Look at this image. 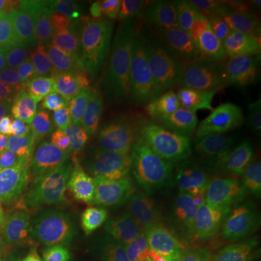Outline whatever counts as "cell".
<instances>
[{"label":"cell","instance_id":"obj_1","mask_svg":"<svg viewBox=\"0 0 261 261\" xmlns=\"http://www.w3.org/2000/svg\"><path fill=\"white\" fill-rule=\"evenodd\" d=\"M221 100L202 177L216 203L240 205L258 195L261 38L245 41L237 49Z\"/></svg>","mask_w":261,"mask_h":261},{"label":"cell","instance_id":"obj_2","mask_svg":"<svg viewBox=\"0 0 261 261\" xmlns=\"http://www.w3.org/2000/svg\"><path fill=\"white\" fill-rule=\"evenodd\" d=\"M228 57L219 38L176 39L160 65L161 118L176 155L192 159L218 112Z\"/></svg>","mask_w":261,"mask_h":261},{"label":"cell","instance_id":"obj_3","mask_svg":"<svg viewBox=\"0 0 261 261\" xmlns=\"http://www.w3.org/2000/svg\"><path fill=\"white\" fill-rule=\"evenodd\" d=\"M35 16L54 23L64 32L71 77L80 87L89 90L102 82L108 63L99 42L103 23L96 12V2H38Z\"/></svg>","mask_w":261,"mask_h":261},{"label":"cell","instance_id":"obj_4","mask_svg":"<svg viewBox=\"0 0 261 261\" xmlns=\"http://www.w3.org/2000/svg\"><path fill=\"white\" fill-rule=\"evenodd\" d=\"M102 154L111 164L113 185L135 203L151 195L167 176L177 173V155L171 142L106 145Z\"/></svg>","mask_w":261,"mask_h":261},{"label":"cell","instance_id":"obj_5","mask_svg":"<svg viewBox=\"0 0 261 261\" xmlns=\"http://www.w3.org/2000/svg\"><path fill=\"white\" fill-rule=\"evenodd\" d=\"M39 92L56 93L73 82L70 53L64 32L57 25L32 16L16 29Z\"/></svg>","mask_w":261,"mask_h":261},{"label":"cell","instance_id":"obj_6","mask_svg":"<svg viewBox=\"0 0 261 261\" xmlns=\"http://www.w3.org/2000/svg\"><path fill=\"white\" fill-rule=\"evenodd\" d=\"M73 207L57 189L53 178H39L25 197L22 225L31 238L61 248L73 228Z\"/></svg>","mask_w":261,"mask_h":261},{"label":"cell","instance_id":"obj_7","mask_svg":"<svg viewBox=\"0 0 261 261\" xmlns=\"http://www.w3.org/2000/svg\"><path fill=\"white\" fill-rule=\"evenodd\" d=\"M148 54L137 61L108 67L100 89L151 121L163 122L160 74L149 64Z\"/></svg>","mask_w":261,"mask_h":261},{"label":"cell","instance_id":"obj_8","mask_svg":"<svg viewBox=\"0 0 261 261\" xmlns=\"http://www.w3.org/2000/svg\"><path fill=\"white\" fill-rule=\"evenodd\" d=\"M94 109L106 135V145H148L171 142L163 122L151 121L99 89L92 96Z\"/></svg>","mask_w":261,"mask_h":261},{"label":"cell","instance_id":"obj_9","mask_svg":"<svg viewBox=\"0 0 261 261\" xmlns=\"http://www.w3.org/2000/svg\"><path fill=\"white\" fill-rule=\"evenodd\" d=\"M206 196L200 183L185 177L163 251L168 261H193L206 219Z\"/></svg>","mask_w":261,"mask_h":261},{"label":"cell","instance_id":"obj_10","mask_svg":"<svg viewBox=\"0 0 261 261\" xmlns=\"http://www.w3.org/2000/svg\"><path fill=\"white\" fill-rule=\"evenodd\" d=\"M49 177L73 206L82 203L94 190L113 185L111 164L103 154L73 152L53 168Z\"/></svg>","mask_w":261,"mask_h":261},{"label":"cell","instance_id":"obj_11","mask_svg":"<svg viewBox=\"0 0 261 261\" xmlns=\"http://www.w3.org/2000/svg\"><path fill=\"white\" fill-rule=\"evenodd\" d=\"M185 176L180 173L170 174L164 178L151 195L140 199L135 205V212L140 218L144 247L163 250L170 222L183 189Z\"/></svg>","mask_w":261,"mask_h":261},{"label":"cell","instance_id":"obj_12","mask_svg":"<svg viewBox=\"0 0 261 261\" xmlns=\"http://www.w3.org/2000/svg\"><path fill=\"white\" fill-rule=\"evenodd\" d=\"M58 116L70 141L71 152L102 154L105 151L106 135L87 89L77 86Z\"/></svg>","mask_w":261,"mask_h":261},{"label":"cell","instance_id":"obj_13","mask_svg":"<svg viewBox=\"0 0 261 261\" xmlns=\"http://www.w3.org/2000/svg\"><path fill=\"white\" fill-rule=\"evenodd\" d=\"M34 92L39 90L31 74L27 53L18 32L0 28V103L8 108Z\"/></svg>","mask_w":261,"mask_h":261},{"label":"cell","instance_id":"obj_14","mask_svg":"<svg viewBox=\"0 0 261 261\" xmlns=\"http://www.w3.org/2000/svg\"><path fill=\"white\" fill-rule=\"evenodd\" d=\"M96 12L103 27L125 29L142 42L152 41L161 32L159 12L148 2H96Z\"/></svg>","mask_w":261,"mask_h":261},{"label":"cell","instance_id":"obj_15","mask_svg":"<svg viewBox=\"0 0 261 261\" xmlns=\"http://www.w3.org/2000/svg\"><path fill=\"white\" fill-rule=\"evenodd\" d=\"M12 128L22 138H32L56 116V102L44 92L25 94L8 106Z\"/></svg>","mask_w":261,"mask_h":261},{"label":"cell","instance_id":"obj_16","mask_svg":"<svg viewBox=\"0 0 261 261\" xmlns=\"http://www.w3.org/2000/svg\"><path fill=\"white\" fill-rule=\"evenodd\" d=\"M63 261H106L108 250L99 228L89 221H79L61 245Z\"/></svg>","mask_w":261,"mask_h":261},{"label":"cell","instance_id":"obj_17","mask_svg":"<svg viewBox=\"0 0 261 261\" xmlns=\"http://www.w3.org/2000/svg\"><path fill=\"white\" fill-rule=\"evenodd\" d=\"M99 42L108 67L137 61L147 56L151 45L134 37L128 31L116 27H103L99 31Z\"/></svg>","mask_w":261,"mask_h":261},{"label":"cell","instance_id":"obj_18","mask_svg":"<svg viewBox=\"0 0 261 261\" xmlns=\"http://www.w3.org/2000/svg\"><path fill=\"white\" fill-rule=\"evenodd\" d=\"M135 202L115 185H106L87 197L83 212L87 218L112 222L135 212Z\"/></svg>","mask_w":261,"mask_h":261},{"label":"cell","instance_id":"obj_19","mask_svg":"<svg viewBox=\"0 0 261 261\" xmlns=\"http://www.w3.org/2000/svg\"><path fill=\"white\" fill-rule=\"evenodd\" d=\"M0 161L28 176L34 185L39 178L47 177L42 173L35 142L29 138L10 135L6 140L0 141Z\"/></svg>","mask_w":261,"mask_h":261},{"label":"cell","instance_id":"obj_20","mask_svg":"<svg viewBox=\"0 0 261 261\" xmlns=\"http://www.w3.org/2000/svg\"><path fill=\"white\" fill-rule=\"evenodd\" d=\"M106 243L116 257L115 260H129L144 247L140 218L130 214L109 222L106 226Z\"/></svg>","mask_w":261,"mask_h":261},{"label":"cell","instance_id":"obj_21","mask_svg":"<svg viewBox=\"0 0 261 261\" xmlns=\"http://www.w3.org/2000/svg\"><path fill=\"white\" fill-rule=\"evenodd\" d=\"M34 142L41 159L42 173L47 177L51 176L53 168L56 167L61 160L73 154L68 137L65 134L64 126L58 115H56L53 121L38 132Z\"/></svg>","mask_w":261,"mask_h":261},{"label":"cell","instance_id":"obj_22","mask_svg":"<svg viewBox=\"0 0 261 261\" xmlns=\"http://www.w3.org/2000/svg\"><path fill=\"white\" fill-rule=\"evenodd\" d=\"M200 18L205 29H211L219 39L233 37L240 25L241 0H207L199 3Z\"/></svg>","mask_w":261,"mask_h":261},{"label":"cell","instance_id":"obj_23","mask_svg":"<svg viewBox=\"0 0 261 261\" xmlns=\"http://www.w3.org/2000/svg\"><path fill=\"white\" fill-rule=\"evenodd\" d=\"M200 261H261V237L252 232L243 233L218 244Z\"/></svg>","mask_w":261,"mask_h":261},{"label":"cell","instance_id":"obj_24","mask_svg":"<svg viewBox=\"0 0 261 261\" xmlns=\"http://www.w3.org/2000/svg\"><path fill=\"white\" fill-rule=\"evenodd\" d=\"M32 180L0 161V202L25 199L32 189Z\"/></svg>","mask_w":261,"mask_h":261},{"label":"cell","instance_id":"obj_25","mask_svg":"<svg viewBox=\"0 0 261 261\" xmlns=\"http://www.w3.org/2000/svg\"><path fill=\"white\" fill-rule=\"evenodd\" d=\"M38 3L0 0V28L16 31L25 19L37 15Z\"/></svg>","mask_w":261,"mask_h":261},{"label":"cell","instance_id":"obj_26","mask_svg":"<svg viewBox=\"0 0 261 261\" xmlns=\"http://www.w3.org/2000/svg\"><path fill=\"white\" fill-rule=\"evenodd\" d=\"M235 35L243 42L261 38V0L243 2L241 19Z\"/></svg>","mask_w":261,"mask_h":261},{"label":"cell","instance_id":"obj_27","mask_svg":"<svg viewBox=\"0 0 261 261\" xmlns=\"http://www.w3.org/2000/svg\"><path fill=\"white\" fill-rule=\"evenodd\" d=\"M23 205L25 199H12L0 202V241L18 225L22 218Z\"/></svg>","mask_w":261,"mask_h":261},{"label":"cell","instance_id":"obj_28","mask_svg":"<svg viewBox=\"0 0 261 261\" xmlns=\"http://www.w3.org/2000/svg\"><path fill=\"white\" fill-rule=\"evenodd\" d=\"M180 28L186 35V39H197L205 32V25L200 18L199 3H190L185 6L180 13Z\"/></svg>","mask_w":261,"mask_h":261},{"label":"cell","instance_id":"obj_29","mask_svg":"<svg viewBox=\"0 0 261 261\" xmlns=\"http://www.w3.org/2000/svg\"><path fill=\"white\" fill-rule=\"evenodd\" d=\"M22 261H61V254L44 241L29 237L23 243Z\"/></svg>","mask_w":261,"mask_h":261},{"label":"cell","instance_id":"obj_30","mask_svg":"<svg viewBox=\"0 0 261 261\" xmlns=\"http://www.w3.org/2000/svg\"><path fill=\"white\" fill-rule=\"evenodd\" d=\"M23 240L20 233L12 231L0 241V261H22Z\"/></svg>","mask_w":261,"mask_h":261},{"label":"cell","instance_id":"obj_31","mask_svg":"<svg viewBox=\"0 0 261 261\" xmlns=\"http://www.w3.org/2000/svg\"><path fill=\"white\" fill-rule=\"evenodd\" d=\"M128 261H168L163 250H154L148 247H142L137 254H134Z\"/></svg>","mask_w":261,"mask_h":261},{"label":"cell","instance_id":"obj_32","mask_svg":"<svg viewBox=\"0 0 261 261\" xmlns=\"http://www.w3.org/2000/svg\"><path fill=\"white\" fill-rule=\"evenodd\" d=\"M12 121H10V115L8 108L5 105L0 103V141L6 140L12 134Z\"/></svg>","mask_w":261,"mask_h":261},{"label":"cell","instance_id":"obj_33","mask_svg":"<svg viewBox=\"0 0 261 261\" xmlns=\"http://www.w3.org/2000/svg\"><path fill=\"white\" fill-rule=\"evenodd\" d=\"M258 195L261 197V134H260V148H258Z\"/></svg>","mask_w":261,"mask_h":261},{"label":"cell","instance_id":"obj_34","mask_svg":"<svg viewBox=\"0 0 261 261\" xmlns=\"http://www.w3.org/2000/svg\"><path fill=\"white\" fill-rule=\"evenodd\" d=\"M113 261H119V260H113Z\"/></svg>","mask_w":261,"mask_h":261}]
</instances>
